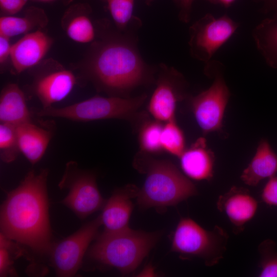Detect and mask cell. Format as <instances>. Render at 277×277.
<instances>
[{"instance_id":"e0dca14e","label":"cell","mask_w":277,"mask_h":277,"mask_svg":"<svg viewBox=\"0 0 277 277\" xmlns=\"http://www.w3.org/2000/svg\"><path fill=\"white\" fill-rule=\"evenodd\" d=\"M16 130L21 153L31 164H35L46 151L53 135L52 130L31 121L16 126Z\"/></svg>"},{"instance_id":"603a6c76","label":"cell","mask_w":277,"mask_h":277,"mask_svg":"<svg viewBox=\"0 0 277 277\" xmlns=\"http://www.w3.org/2000/svg\"><path fill=\"white\" fill-rule=\"evenodd\" d=\"M163 125L156 120L149 121L141 127L138 142L141 150L147 153L154 154L163 151L161 143Z\"/></svg>"},{"instance_id":"f546056e","label":"cell","mask_w":277,"mask_h":277,"mask_svg":"<svg viewBox=\"0 0 277 277\" xmlns=\"http://www.w3.org/2000/svg\"><path fill=\"white\" fill-rule=\"evenodd\" d=\"M29 0H0L3 15H13L19 12Z\"/></svg>"},{"instance_id":"f1b7e54d","label":"cell","mask_w":277,"mask_h":277,"mask_svg":"<svg viewBox=\"0 0 277 277\" xmlns=\"http://www.w3.org/2000/svg\"><path fill=\"white\" fill-rule=\"evenodd\" d=\"M261 197L266 204L277 206V176L269 179L262 190Z\"/></svg>"},{"instance_id":"e575fe53","label":"cell","mask_w":277,"mask_h":277,"mask_svg":"<svg viewBox=\"0 0 277 277\" xmlns=\"http://www.w3.org/2000/svg\"><path fill=\"white\" fill-rule=\"evenodd\" d=\"M41 3H51L56 1H61L65 5L69 4L73 0H30Z\"/></svg>"},{"instance_id":"8992f818","label":"cell","mask_w":277,"mask_h":277,"mask_svg":"<svg viewBox=\"0 0 277 277\" xmlns=\"http://www.w3.org/2000/svg\"><path fill=\"white\" fill-rule=\"evenodd\" d=\"M146 98L145 94L134 97L95 95L63 107L42 108L36 114L78 122L129 118L137 113Z\"/></svg>"},{"instance_id":"ffe728a7","label":"cell","mask_w":277,"mask_h":277,"mask_svg":"<svg viewBox=\"0 0 277 277\" xmlns=\"http://www.w3.org/2000/svg\"><path fill=\"white\" fill-rule=\"evenodd\" d=\"M90 9L84 4L70 6L64 13L62 23L67 36L72 41L82 44L91 42L95 31L89 17Z\"/></svg>"},{"instance_id":"2e32d148","label":"cell","mask_w":277,"mask_h":277,"mask_svg":"<svg viewBox=\"0 0 277 277\" xmlns=\"http://www.w3.org/2000/svg\"><path fill=\"white\" fill-rule=\"evenodd\" d=\"M179 158L181 168L188 177L202 181L213 177L214 155L208 148L205 138H199Z\"/></svg>"},{"instance_id":"1f68e13d","label":"cell","mask_w":277,"mask_h":277,"mask_svg":"<svg viewBox=\"0 0 277 277\" xmlns=\"http://www.w3.org/2000/svg\"><path fill=\"white\" fill-rule=\"evenodd\" d=\"M12 44L10 38L0 35V65L1 69L10 58Z\"/></svg>"},{"instance_id":"ac0fdd59","label":"cell","mask_w":277,"mask_h":277,"mask_svg":"<svg viewBox=\"0 0 277 277\" xmlns=\"http://www.w3.org/2000/svg\"><path fill=\"white\" fill-rule=\"evenodd\" d=\"M32 121L24 92L16 84L5 86L0 95V123L17 126Z\"/></svg>"},{"instance_id":"d6986e66","label":"cell","mask_w":277,"mask_h":277,"mask_svg":"<svg viewBox=\"0 0 277 277\" xmlns=\"http://www.w3.org/2000/svg\"><path fill=\"white\" fill-rule=\"evenodd\" d=\"M277 172V154L267 140H262L256 153L241 178L246 185L256 186L263 180L275 175Z\"/></svg>"},{"instance_id":"4fadbf2b","label":"cell","mask_w":277,"mask_h":277,"mask_svg":"<svg viewBox=\"0 0 277 277\" xmlns=\"http://www.w3.org/2000/svg\"><path fill=\"white\" fill-rule=\"evenodd\" d=\"M52 39L41 29L25 34L12 44L10 60L14 74L39 64L51 47Z\"/></svg>"},{"instance_id":"6da1fadb","label":"cell","mask_w":277,"mask_h":277,"mask_svg":"<svg viewBox=\"0 0 277 277\" xmlns=\"http://www.w3.org/2000/svg\"><path fill=\"white\" fill-rule=\"evenodd\" d=\"M82 78L108 96L125 97L151 82L155 70L142 58L129 33H110L90 46L79 66Z\"/></svg>"},{"instance_id":"7402d4cb","label":"cell","mask_w":277,"mask_h":277,"mask_svg":"<svg viewBox=\"0 0 277 277\" xmlns=\"http://www.w3.org/2000/svg\"><path fill=\"white\" fill-rule=\"evenodd\" d=\"M256 47L270 67L277 69V20L267 17L252 31Z\"/></svg>"},{"instance_id":"44dd1931","label":"cell","mask_w":277,"mask_h":277,"mask_svg":"<svg viewBox=\"0 0 277 277\" xmlns=\"http://www.w3.org/2000/svg\"><path fill=\"white\" fill-rule=\"evenodd\" d=\"M48 23L44 10L40 8L28 7L22 16L3 15L0 17V35L10 38L26 34L35 29H41Z\"/></svg>"},{"instance_id":"83f0119b","label":"cell","mask_w":277,"mask_h":277,"mask_svg":"<svg viewBox=\"0 0 277 277\" xmlns=\"http://www.w3.org/2000/svg\"><path fill=\"white\" fill-rule=\"evenodd\" d=\"M109 11L116 27L121 31H126L132 21L134 0H106Z\"/></svg>"},{"instance_id":"7a4b0ae2","label":"cell","mask_w":277,"mask_h":277,"mask_svg":"<svg viewBox=\"0 0 277 277\" xmlns=\"http://www.w3.org/2000/svg\"><path fill=\"white\" fill-rule=\"evenodd\" d=\"M49 171H29L9 192L1 208V233L36 254L49 255L51 231L47 182Z\"/></svg>"},{"instance_id":"5b68a950","label":"cell","mask_w":277,"mask_h":277,"mask_svg":"<svg viewBox=\"0 0 277 277\" xmlns=\"http://www.w3.org/2000/svg\"><path fill=\"white\" fill-rule=\"evenodd\" d=\"M228 239L220 226L207 230L191 219L183 217L173 234L171 249L183 258H199L206 266L211 267L224 258Z\"/></svg>"},{"instance_id":"4dcf8cb0","label":"cell","mask_w":277,"mask_h":277,"mask_svg":"<svg viewBox=\"0 0 277 277\" xmlns=\"http://www.w3.org/2000/svg\"><path fill=\"white\" fill-rule=\"evenodd\" d=\"M195 0H175L179 8V18L184 23L190 20L192 7Z\"/></svg>"},{"instance_id":"ba28073f","label":"cell","mask_w":277,"mask_h":277,"mask_svg":"<svg viewBox=\"0 0 277 277\" xmlns=\"http://www.w3.org/2000/svg\"><path fill=\"white\" fill-rule=\"evenodd\" d=\"M58 186L61 189L68 190L61 203L81 219L103 208L106 202L98 189L95 175L80 168L75 161L66 164Z\"/></svg>"},{"instance_id":"d6a6232c","label":"cell","mask_w":277,"mask_h":277,"mask_svg":"<svg viewBox=\"0 0 277 277\" xmlns=\"http://www.w3.org/2000/svg\"><path fill=\"white\" fill-rule=\"evenodd\" d=\"M261 3L262 11L277 20V0H255Z\"/></svg>"},{"instance_id":"836d02e7","label":"cell","mask_w":277,"mask_h":277,"mask_svg":"<svg viewBox=\"0 0 277 277\" xmlns=\"http://www.w3.org/2000/svg\"><path fill=\"white\" fill-rule=\"evenodd\" d=\"M210 3L220 5L225 8L230 6L236 0H207Z\"/></svg>"},{"instance_id":"d590c367","label":"cell","mask_w":277,"mask_h":277,"mask_svg":"<svg viewBox=\"0 0 277 277\" xmlns=\"http://www.w3.org/2000/svg\"><path fill=\"white\" fill-rule=\"evenodd\" d=\"M147 3L150 4L153 0H146Z\"/></svg>"},{"instance_id":"9c48e42d","label":"cell","mask_w":277,"mask_h":277,"mask_svg":"<svg viewBox=\"0 0 277 277\" xmlns=\"http://www.w3.org/2000/svg\"><path fill=\"white\" fill-rule=\"evenodd\" d=\"M238 28L239 24L227 15L216 18L210 13L206 14L189 28L188 45L191 55L208 63Z\"/></svg>"},{"instance_id":"3957f363","label":"cell","mask_w":277,"mask_h":277,"mask_svg":"<svg viewBox=\"0 0 277 277\" xmlns=\"http://www.w3.org/2000/svg\"><path fill=\"white\" fill-rule=\"evenodd\" d=\"M159 232H146L129 227L115 232H105L87 250L89 259L115 268L123 274L134 271L154 246Z\"/></svg>"},{"instance_id":"52a82bcc","label":"cell","mask_w":277,"mask_h":277,"mask_svg":"<svg viewBox=\"0 0 277 277\" xmlns=\"http://www.w3.org/2000/svg\"><path fill=\"white\" fill-rule=\"evenodd\" d=\"M206 65L205 71L214 76V81L209 88L190 100L196 122L204 134L221 129L230 95L222 73V64L210 61Z\"/></svg>"},{"instance_id":"cb8c5ba5","label":"cell","mask_w":277,"mask_h":277,"mask_svg":"<svg viewBox=\"0 0 277 277\" xmlns=\"http://www.w3.org/2000/svg\"><path fill=\"white\" fill-rule=\"evenodd\" d=\"M161 143L163 150L178 157L185 150L184 134L175 119L163 126Z\"/></svg>"},{"instance_id":"5bb4252c","label":"cell","mask_w":277,"mask_h":277,"mask_svg":"<svg viewBox=\"0 0 277 277\" xmlns=\"http://www.w3.org/2000/svg\"><path fill=\"white\" fill-rule=\"evenodd\" d=\"M216 207L226 215L238 232L243 230L245 225L254 216L258 204L248 190L232 186L219 196Z\"/></svg>"},{"instance_id":"d4e9b609","label":"cell","mask_w":277,"mask_h":277,"mask_svg":"<svg viewBox=\"0 0 277 277\" xmlns=\"http://www.w3.org/2000/svg\"><path fill=\"white\" fill-rule=\"evenodd\" d=\"M24 254V250L18 243L0 234V276H15L14 259Z\"/></svg>"},{"instance_id":"8fae6325","label":"cell","mask_w":277,"mask_h":277,"mask_svg":"<svg viewBox=\"0 0 277 277\" xmlns=\"http://www.w3.org/2000/svg\"><path fill=\"white\" fill-rule=\"evenodd\" d=\"M35 74L32 90L43 108L53 106L72 91L77 78L74 73L52 59L41 63Z\"/></svg>"},{"instance_id":"30bf717a","label":"cell","mask_w":277,"mask_h":277,"mask_svg":"<svg viewBox=\"0 0 277 277\" xmlns=\"http://www.w3.org/2000/svg\"><path fill=\"white\" fill-rule=\"evenodd\" d=\"M101 225L99 215L74 233L53 245L49 255L57 276L69 277L76 274L90 244L96 238Z\"/></svg>"},{"instance_id":"4316f807","label":"cell","mask_w":277,"mask_h":277,"mask_svg":"<svg viewBox=\"0 0 277 277\" xmlns=\"http://www.w3.org/2000/svg\"><path fill=\"white\" fill-rule=\"evenodd\" d=\"M276 244L268 239L258 246L260 259L259 267L260 277H277V250Z\"/></svg>"},{"instance_id":"9a60e30c","label":"cell","mask_w":277,"mask_h":277,"mask_svg":"<svg viewBox=\"0 0 277 277\" xmlns=\"http://www.w3.org/2000/svg\"><path fill=\"white\" fill-rule=\"evenodd\" d=\"M138 191L135 186L128 185L114 191L100 215L104 231L115 232L129 227L133 207L132 199L137 197Z\"/></svg>"},{"instance_id":"7c38bea8","label":"cell","mask_w":277,"mask_h":277,"mask_svg":"<svg viewBox=\"0 0 277 277\" xmlns=\"http://www.w3.org/2000/svg\"><path fill=\"white\" fill-rule=\"evenodd\" d=\"M159 70L148 109L155 120L166 123L175 119L177 103L185 96V81L181 73L164 64H160Z\"/></svg>"},{"instance_id":"277c9868","label":"cell","mask_w":277,"mask_h":277,"mask_svg":"<svg viewBox=\"0 0 277 277\" xmlns=\"http://www.w3.org/2000/svg\"><path fill=\"white\" fill-rule=\"evenodd\" d=\"M139 168L146 177L137 196L142 208H164L195 195L193 183L171 162L147 158Z\"/></svg>"},{"instance_id":"484cf974","label":"cell","mask_w":277,"mask_h":277,"mask_svg":"<svg viewBox=\"0 0 277 277\" xmlns=\"http://www.w3.org/2000/svg\"><path fill=\"white\" fill-rule=\"evenodd\" d=\"M21 153L16 127L0 123V157L6 163L14 161Z\"/></svg>"}]
</instances>
